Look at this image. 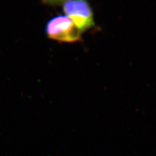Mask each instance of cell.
Returning a JSON list of instances; mask_svg holds the SVG:
<instances>
[{
    "mask_svg": "<svg viewBox=\"0 0 156 156\" xmlns=\"http://www.w3.org/2000/svg\"><path fill=\"white\" fill-rule=\"evenodd\" d=\"M63 11L82 32L94 27V19L93 10L86 1H61Z\"/></svg>",
    "mask_w": 156,
    "mask_h": 156,
    "instance_id": "2",
    "label": "cell"
},
{
    "mask_svg": "<svg viewBox=\"0 0 156 156\" xmlns=\"http://www.w3.org/2000/svg\"><path fill=\"white\" fill-rule=\"evenodd\" d=\"M46 33L56 41L73 43L82 39V32L67 16L55 17L47 23Z\"/></svg>",
    "mask_w": 156,
    "mask_h": 156,
    "instance_id": "1",
    "label": "cell"
}]
</instances>
